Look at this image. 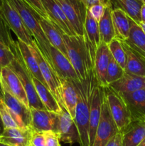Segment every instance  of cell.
Returning a JSON list of instances; mask_svg holds the SVG:
<instances>
[{
	"instance_id": "30bf717a",
	"label": "cell",
	"mask_w": 145,
	"mask_h": 146,
	"mask_svg": "<svg viewBox=\"0 0 145 146\" xmlns=\"http://www.w3.org/2000/svg\"><path fill=\"white\" fill-rule=\"evenodd\" d=\"M4 90L3 100L8 107L13 119L18 128H30L31 125V109L18 101L6 88Z\"/></svg>"
},
{
	"instance_id": "ba28073f",
	"label": "cell",
	"mask_w": 145,
	"mask_h": 146,
	"mask_svg": "<svg viewBox=\"0 0 145 146\" xmlns=\"http://www.w3.org/2000/svg\"><path fill=\"white\" fill-rule=\"evenodd\" d=\"M66 16L75 35L84 36L87 7L80 0H57Z\"/></svg>"
},
{
	"instance_id": "7c38bea8",
	"label": "cell",
	"mask_w": 145,
	"mask_h": 146,
	"mask_svg": "<svg viewBox=\"0 0 145 146\" xmlns=\"http://www.w3.org/2000/svg\"><path fill=\"white\" fill-rule=\"evenodd\" d=\"M83 37L90 60L94 68L96 51L100 45L101 41L98 22L92 18L88 9H87Z\"/></svg>"
},
{
	"instance_id": "e0dca14e",
	"label": "cell",
	"mask_w": 145,
	"mask_h": 146,
	"mask_svg": "<svg viewBox=\"0 0 145 146\" xmlns=\"http://www.w3.org/2000/svg\"><path fill=\"white\" fill-rule=\"evenodd\" d=\"M51 63L56 74L61 79L74 81L78 80V76L68 57L53 46H50Z\"/></svg>"
},
{
	"instance_id": "8fae6325",
	"label": "cell",
	"mask_w": 145,
	"mask_h": 146,
	"mask_svg": "<svg viewBox=\"0 0 145 146\" xmlns=\"http://www.w3.org/2000/svg\"><path fill=\"white\" fill-rule=\"evenodd\" d=\"M49 21L62 34L76 36L57 0H41Z\"/></svg>"
},
{
	"instance_id": "277c9868",
	"label": "cell",
	"mask_w": 145,
	"mask_h": 146,
	"mask_svg": "<svg viewBox=\"0 0 145 146\" xmlns=\"http://www.w3.org/2000/svg\"><path fill=\"white\" fill-rule=\"evenodd\" d=\"M11 49L14 53V59L13 60L9 67L16 74L18 78H19L27 96L30 109L35 108V109L45 110V107L41 103V100L36 91L35 86L33 83L32 76L28 72V69L26 67L24 61L21 58V54H20L18 46H17L16 41L14 43Z\"/></svg>"
},
{
	"instance_id": "ee69618b",
	"label": "cell",
	"mask_w": 145,
	"mask_h": 146,
	"mask_svg": "<svg viewBox=\"0 0 145 146\" xmlns=\"http://www.w3.org/2000/svg\"><path fill=\"white\" fill-rule=\"evenodd\" d=\"M4 96V90H3L2 85H1V78H0V98H2Z\"/></svg>"
},
{
	"instance_id": "d6986e66",
	"label": "cell",
	"mask_w": 145,
	"mask_h": 146,
	"mask_svg": "<svg viewBox=\"0 0 145 146\" xmlns=\"http://www.w3.org/2000/svg\"><path fill=\"white\" fill-rule=\"evenodd\" d=\"M108 86L119 95L124 96L144 88V78L125 71L122 78Z\"/></svg>"
},
{
	"instance_id": "7bdbcfd3",
	"label": "cell",
	"mask_w": 145,
	"mask_h": 146,
	"mask_svg": "<svg viewBox=\"0 0 145 146\" xmlns=\"http://www.w3.org/2000/svg\"><path fill=\"white\" fill-rule=\"evenodd\" d=\"M141 21L145 23V5L144 4L141 9Z\"/></svg>"
},
{
	"instance_id": "4dcf8cb0",
	"label": "cell",
	"mask_w": 145,
	"mask_h": 146,
	"mask_svg": "<svg viewBox=\"0 0 145 146\" xmlns=\"http://www.w3.org/2000/svg\"><path fill=\"white\" fill-rule=\"evenodd\" d=\"M61 81L64 106H65V109L74 120L75 116L77 101H78L76 89H75L72 81L61 78Z\"/></svg>"
},
{
	"instance_id": "7dc6e473",
	"label": "cell",
	"mask_w": 145,
	"mask_h": 146,
	"mask_svg": "<svg viewBox=\"0 0 145 146\" xmlns=\"http://www.w3.org/2000/svg\"><path fill=\"white\" fill-rule=\"evenodd\" d=\"M139 146H145V138L142 141V142L139 144Z\"/></svg>"
},
{
	"instance_id": "bcb514c9",
	"label": "cell",
	"mask_w": 145,
	"mask_h": 146,
	"mask_svg": "<svg viewBox=\"0 0 145 146\" xmlns=\"http://www.w3.org/2000/svg\"><path fill=\"white\" fill-rule=\"evenodd\" d=\"M139 25L140 26L141 29H142V31H143L144 33L145 34V23L144 22H142V21H141V22L139 24Z\"/></svg>"
},
{
	"instance_id": "60d3db41",
	"label": "cell",
	"mask_w": 145,
	"mask_h": 146,
	"mask_svg": "<svg viewBox=\"0 0 145 146\" xmlns=\"http://www.w3.org/2000/svg\"><path fill=\"white\" fill-rule=\"evenodd\" d=\"M105 146H122V133H117Z\"/></svg>"
},
{
	"instance_id": "9c48e42d",
	"label": "cell",
	"mask_w": 145,
	"mask_h": 146,
	"mask_svg": "<svg viewBox=\"0 0 145 146\" xmlns=\"http://www.w3.org/2000/svg\"><path fill=\"white\" fill-rule=\"evenodd\" d=\"M118 133L119 132L111 115L107 102L105 98V92H104L100 120L98 124L95 141H94L92 146H105V145Z\"/></svg>"
},
{
	"instance_id": "2e32d148",
	"label": "cell",
	"mask_w": 145,
	"mask_h": 146,
	"mask_svg": "<svg viewBox=\"0 0 145 146\" xmlns=\"http://www.w3.org/2000/svg\"><path fill=\"white\" fill-rule=\"evenodd\" d=\"M31 128L38 132H56L58 114L46 110L31 108Z\"/></svg>"
},
{
	"instance_id": "83f0119b",
	"label": "cell",
	"mask_w": 145,
	"mask_h": 146,
	"mask_svg": "<svg viewBox=\"0 0 145 146\" xmlns=\"http://www.w3.org/2000/svg\"><path fill=\"white\" fill-rule=\"evenodd\" d=\"M112 9H119L139 24L141 22V9L144 5L142 0H108Z\"/></svg>"
},
{
	"instance_id": "d6a6232c",
	"label": "cell",
	"mask_w": 145,
	"mask_h": 146,
	"mask_svg": "<svg viewBox=\"0 0 145 146\" xmlns=\"http://www.w3.org/2000/svg\"><path fill=\"white\" fill-rule=\"evenodd\" d=\"M125 71L111 55L106 75V83L107 86L122 78Z\"/></svg>"
},
{
	"instance_id": "f907efd6",
	"label": "cell",
	"mask_w": 145,
	"mask_h": 146,
	"mask_svg": "<svg viewBox=\"0 0 145 146\" xmlns=\"http://www.w3.org/2000/svg\"><path fill=\"white\" fill-rule=\"evenodd\" d=\"M142 1H143V4L145 5V0H142Z\"/></svg>"
},
{
	"instance_id": "7a4b0ae2",
	"label": "cell",
	"mask_w": 145,
	"mask_h": 146,
	"mask_svg": "<svg viewBox=\"0 0 145 146\" xmlns=\"http://www.w3.org/2000/svg\"><path fill=\"white\" fill-rule=\"evenodd\" d=\"M8 1L18 13L28 32L34 38V41L36 43L37 46L42 53L44 58L53 66L51 63V53H50L51 44L40 26L38 21L39 14L34 9L31 8L29 4L24 0H8Z\"/></svg>"
},
{
	"instance_id": "8992f818",
	"label": "cell",
	"mask_w": 145,
	"mask_h": 146,
	"mask_svg": "<svg viewBox=\"0 0 145 146\" xmlns=\"http://www.w3.org/2000/svg\"><path fill=\"white\" fill-rule=\"evenodd\" d=\"M104 92L111 115L119 132L122 133L132 121L127 106L123 97L110 87H104Z\"/></svg>"
},
{
	"instance_id": "f1b7e54d",
	"label": "cell",
	"mask_w": 145,
	"mask_h": 146,
	"mask_svg": "<svg viewBox=\"0 0 145 146\" xmlns=\"http://www.w3.org/2000/svg\"><path fill=\"white\" fill-rule=\"evenodd\" d=\"M33 83L35 86L36 91L41 100V103L45 107V110L55 113H60L62 111V108L60 106L58 101L55 100L50 90L41 82H40L36 78L32 76Z\"/></svg>"
},
{
	"instance_id": "f6af8a7d",
	"label": "cell",
	"mask_w": 145,
	"mask_h": 146,
	"mask_svg": "<svg viewBox=\"0 0 145 146\" xmlns=\"http://www.w3.org/2000/svg\"><path fill=\"white\" fill-rule=\"evenodd\" d=\"M4 130V124H3L2 121H1V116H0V135L3 133Z\"/></svg>"
},
{
	"instance_id": "ac0fdd59",
	"label": "cell",
	"mask_w": 145,
	"mask_h": 146,
	"mask_svg": "<svg viewBox=\"0 0 145 146\" xmlns=\"http://www.w3.org/2000/svg\"><path fill=\"white\" fill-rule=\"evenodd\" d=\"M31 128H5L0 135V143L8 146H31Z\"/></svg>"
},
{
	"instance_id": "d4e9b609",
	"label": "cell",
	"mask_w": 145,
	"mask_h": 146,
	"mask_svg": "<svg viewBox=\"0 0 145 146\" xmlns=\"http://www.w3.org/2000/svg\"><path fill=\"white\" fill-rule=\"evenodd\" d=\"M16 44L20 54H21V58H22L24 64L31 76L36 78L37 80H38L40 82H41L44 86H46L45 81H44L41 71H40L38 63H37L34 54L31 52L28 44L20 41V40H17Z\"/></svg>"
},
{
	"instance_id": "5b68a950",
	"label": "cell",
	"mask_w": 145,
	"mask_h": 146,
	"mask_svg": "<svg viewBox=\"0 0 145 146\" xmlns=\"http://www.w3.org/2000/svg\"><path fill=\"white\" fill-rule=\"evenodd\" d=\"M28 46L38 63L40 71H41L43 78L45 81L47 88L50 90L54 98L58 101L61 108L63 110H66L65 106H64L63 101L61 78L56 74L52 66L44 58L42 53L37 46L35 41H34V44L32 45H28Z\"/></svg>"
},
{
	"instance_id": "1f68e13d",
	"label": "cell",
	"mask_w": 145,
	"mask_h": 146,
	"mask_svg": "<svg viewBox=\"0 0 145 146\" xmlns=\"http://www.w3.org/2000/svg\"><path fill=\"white\" fill-rule=\"evenodd\" d=\"M108 47H109V52L114 59L124 70H125L127 64V56L125 49L122 46V41L115 38L108 44Z\"/></svg>"
},
{
	"instance_id": "d590c367",
	"label": "cell",
	"mask_w": 145,
	"mask_h": 146,
	"mask_svg": "<svg viewBox=\"0 0 145 146\" xmlns=\"http://www.w3.org/2000/svg\"><path fill=\"white\" fill-rule=\"evenodd\" d=\"M14 59V55L12 50L3 44H0V69L9 66Z\"/></svg>"
},
{
	"instance_id": "e575fe53",
	"label": "cell",
	"mask_w": 145,
	"mask_h": 146,
	"mask_svg": "<svg viewBox=\"0 0 145 146\" xmlns=\"http://www.w3.org/2000/svg\"><path fill=\"white\" fill-rule=\"evenodd\" d=\"M0 116L4 124V129L11 128H18L17 124L13 119L8 107L4 102L2 98H0Z\"/></svg>"
},
{
	"instance_id": "74e56055",
	"label": "cell",
	"mask_w": 145,
	"mask_h": 146,
	"mask_svg": "<svg viewBox=\"0 0 145 146\" xmlns=\"http://www.w3.org/2000/svg\"><path fill=\"white\" fill-rule=\"evenodd\" d=\"M24 1H26L29 4L30 7L34 9L41 17L45 19L49 20L46 14V11H45L42 2H41V0H24Z\"/></svg>"
},
{
	"instance_id": "8d00e7d4",
	"label": "cell",
	"mask_w": 145,
	"mask_h": 146,
	"mask_svg": "<svg viewBox=\"0 0 145 146\" xmlns=\"http://www.w3.org/2000/svg\"><path fill=\"white\" fill-rule=\"evenodd\" d=\"M105 5L102 4H95V5L92 6L90 8H88V11H89L90 14L92 16V18L97 21L98 22H99L100 20L101 19V18L103 16L104 12H105Z\"/></svg>"
},
{
	"instance_id": "3957f363",
	"label": "cell",
	"mask_w": 145,
	"mask_h": 146,
	"mask_svg": "<svg viewBox=\"0 0 145 146\" xmlns=\"http://www.w3.org/2000/svg\"><path fill=\"white\" fill-rule=\"evenodd\" d=\"M68 58L76 72L79 81L87 78L92 68L83 36L63 34Z\"/></svg>"
},
{
	"instance_id": "9a60e30c",
	"label": "cell",
	"mask_w": 145,
	"mask_h": 146,
	"mask_svg": "<svg viewBox=\"0 0 145 146\" xmlns=\"http://www.w3.org/2000/svg\"><path fill=\"white\" fill-rule=\"evenodd\" d=\"M104 98V87L100 86L98 84L94 88L91 102L90 112L89 120V140L90 146L93 145L96 135L97 129L101 116L102 103Z\"/></svg>"
},
{
	"instance_id": "7402d4cb",
	"label": "cell",
	"mask_w": 145,
	"mask_h": 146,
	"mask_svg": "<svg viewBox=\"0 0 145 146\" xmlns=\"http://www.w3.org/2000/svg\"><path fill=\"white\" fill-rule=\"evenodd\" d=\"M128 107L131 120L145 118V89H139L131 94L122 96Z\"/></svg>"
},
{
	"instance_id": "44dd1931",
	"label": "cell",
	"mask_w": 145,
	"mask_h": 146,
	"mask_svg": "<svg viewBox=\"0 0 145 146\" xmlns=\"http://www.w3.org/2000/svg\"><path fill=\"white\" fill-rule=\"evenodd\" d=\"M145 138V118L132 121L122 133V146H139Z\"/></svg>"
},
{
	"instance_id": "6da1fadb",
	"label": "cell",
	"mask_w": 145,
	"mask_h": 146,
	"mask_svg": "<svg viewBox=\"0 0 145 146\" xmlns=\"http://www.w3.org/2000/svg\"><path fill=\"white\" fill-rule=\"evenodd\" d=\"M72 82L76 89L78 96L74 121L79 133V144L80 146H90V112L94 88L98 84L94 68L90 71L85 80H74Z\"/></svg>"
},
{
	"instance_id": "816d5d0a",
	"label": "cell",
	"mask_w": 145,
	"mask_h": 146,
	"mask_svg": "<svg viewBox=\"0 0 145 146\" xmlns=\"http://www.w3.org/2000/svg\"><path fill=\"white\" fill-rule=\"evenodd\" d=\"M145 89V77H144V88Z\"/></svg>"
},
{
	"instance_id": "484cf974",
	"label": "cell",
	"mask_w": 145,
	"mask_h": 146,
	"mask_svg": "<svg viewBox=\"0 0 145 146\" xmlns=\"http://www.w3.org/2000/svg\"><path fill=\"white\" fill-rule=\"evenodd\" d=\"M112 11V9L110 3L108 0H106L105 12L98 22V27H99L101 43H105L107 45L112 41V39L115 38Z\"/></svg>"
},
{
	"instance_id": "ab89813d",
	"label": "cell",
	"mask_w": 145,
	"mask_h": 146,
	"mask_svg": "<svg viewBox=\"0 0 145 146\" xmlns=\"http://www.w3.org/2000/svg\"><path fill=\"white\" fill-rule=\"evenodd\" d=\"M45 138L44 133L38 132L31 128V146H45Z\"/></svg>"
},
{
	"instance_id": "cb8c5ba5",
	"label": "cell",
	"mask_w": 145,
	"mask_h": 146,
	"mask_svg": "<svg viewBox=\"0 0 145 146\" xmlns=\"http://www.w3.org/2000/svg\"><path fill=\"white\" fill-rule=\"evenodd\" d=\"M122 44L127 56L125 72L144 78L145 58H144L139 53L132 49L125 42L122 41Z\"/></svg>"
},
{
	"instance_id": "ffe728a7",
	"label": "cell",
	"mask_w": 145,
	"mask_h": 146,
	"mask_svg": "<svg viewBox=\"0 0 145 146\" xmlns=\"http://www.w3.org/2000/svg\"><path fill=\"white\" fill-rule=\"evenodd\" d=\"M110 56L111 54L107 44L101 43L96 51L94 64V72L98 85L102 87L107 86L106 83V75Z\"/></svg>"
},
{
	"instance_id": "c3c4849f",
	"label": "cell",
	"mask_w": 145,
	"mask_h": 146,
	"mask_svg": "<svg viewBox=\"0 0 145 146\" xmlns=\"http://www.w3.org/2000/svg\"><path fill=\"white\" fill-rule=\"evenodd\" d=\"M2 1H3V0H0V10H1V6H2Z\"/></svg>"
},
{
	"instance_id": "b9f144b4",
	"label": "cell",
	"mask_w": 145,
	"mask_h": 146,
	"mask_svg": "<svg viewBox=\"0 0 145 146\" xmlns=\"http://www.w3.org/2000/svg\"><path fill=\"white\" fill-rule=\"evenodd\" d=\"M80 1L85 4L87 9L98 4H104V5H106V0H80Z\"/></svg>"
},
{
	"instance_id": "4fadbf2b",
	"label": "cell",
	"mask_w": 145,
	"mask_h": 146,
	"mask_svg": "<svg viewBox=\"0 0 145 146\" xmlns=\"http://www.w3.org/2000/svg\"><path fill=\"white\" fill-rule=\"evenodd\" d=\"M56 133L60 141L64 143L74 144L80 143V137L75 121L66 110L62 109L58 114Z\"/></svg>"
},
{
	"instance_id": "681fc988",
	"label": "cell",
	"mask_w": 145,
	"mask_h": 146,
	"mask_svg": "<svg viewBox=\"0 0 145 146\" xmlns=\"http://www.w3.org/2000/svg\"><path fill=\"white\" fill-rule=\"evenodd\" d=\"M0 146H8L7 145H5V144L2 143H0Z\"/></svg>"
},
{
	"instance_id": "4316f807",
	"label": "cell",
	"mask_w": 145,
	"mask_h": 146,
	"mask_svg": "<svg viewBox=\"0 0 145 146\" xmlns=\"http://www.w3.org/2000/svg\"><path fill=\"white\" fill-rule=\"evenodd\" d=\"M112 17L115 38L121 41H125L129 38L130 18L119 9H112Z\"/></svg>"
},
{
	"instance_id": "f35d334b",
	"label": "cell",
	"mask_w": 145,
	"mask_h": 146,
	"mask_svg": "<svg viewBox=\"0 0 145 146\" xmlns=\"http://www.w3.org/2000/svg\"><path fill=\"white\" fill-rule=\"evenodd\" d=\"M45 138V146H61L58 134L54 131L44 132Z\"/></svg>"
},
{
	"instance_id": "f546056e",
	"label": "cell",
	"mask_w": 145,
	"mask_h": 146,
	"mask_svg": "<svg viewBox=\"0 0 145 146\" xmlns=\"http://www.w3.org/2000/svg\"><path fill=\"white\" fill-rule=\"evenodd\" d=\"M124 42L145 58V34L140 26L131 18L129 38Z\"/></svg>"
},
{
	"instance_id": "52a82bcc",
	"label": "cell",
	"mask_w": 145,
	"mask_h": 146,
	"mask_svg": "<svg viewBox=\"0 0 145 146\" xmlns=\"http://www.w3.org/2000/svg\"><path fill=\"white\" fill-rule=\"evenodd\" d=\"M0 14L10 29L16 36L18 40L29 46L34 44V38L28 32L18 13L9 2L8 0H3Z\"/></svg>"
},
{
	"instance_id": "836d02e7",
	"label": "cell",
	"mask_w": 145,
	"mask_h": 146,
	"mask_svg": "<svg viewBox=\"0 0 145 146\" xmlns=\"http://www.w3.org/2000/svg\"><path fill=\"white\" fill-rule=\"evenodd\" d=\"M11 29L0 14V44L11 48L15 42L11 34Z\"/></svg>"
},
{
	"instance_id": "603a6c76",
	"label": "cell",
	"mask_w": 145,
	"mask_h": 146,
	"mask_svg": "<svg viewBox=\"0 0 145 146\" xmlns=\"http://www.w3.org/2000/svg\"><path fill=\"white\" fill-rule=\"evenodd\" d=\"M38 21L50 44L68 57V53L63 38V34L60 32L59 30L55 28V26L49 20L43 18L41 16L38 17Z\"/></svg>"
},
{
	"instance_id": "5bb4252c",
	"label": "cell",
	"mask_w": 145,
	"mask_h": 146,
	"mask_svg": "<svg viewBox=\"0 0 145 146\" xmlns=\"http://www.w3.org/2000/svg\"><path fill=\"white\" fill-rule=\"evenodd\" d=\"M0 78L3 88H6L18 101L29 108L25 90L16 74L9 67H6L0 69Z\"/></svg>"
}]
</instances>
